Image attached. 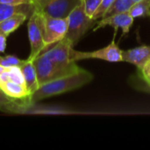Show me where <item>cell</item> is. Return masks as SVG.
Instances as JSON below:
<instances>
[{"instance_id": "cell-1", "label": "cell", "mask_w": 150, "mask_h": 150, "mask_svg": "<svg viewBox=\"0 0 150 150\" xmlns=\"http://www.w3.org/2000/svg\"><path fill=\"white\" fill-rule=\"evenodd\" d=\"M93 78L94 76L90 71L83 69L77 73L66 76L40 85V88L31 96V100L33 103H37L51 97L77 90L90 83Z\"/></svg>"}, {"instance_id": "cell-2", "label": "cell", "mask_w": 150, "mask_h": 150, "mask_svg": "<svg viewBox=\"0 0 150 150\" xmlns=\"http://www.w3.org/2000/svg\"><path fill=\"white\" fill-rule=\"evenodd\" d=\"M33 63L40 86L58 78L77 73L83 69L76 64V62L59 64L54 62L42 54L33 60Z\"/></svg>"}, {"instance_id": "cell-3", "label": "cell", "mask_w": 150, "mask_h": 150, "mask_svg": "<svg viewBox=\"0 0 150 150\" xmlns=\"http://www.w3.org/2000/svg\"><path fill=\"white\" fill-rule=\"evenodd\" d=\"M97 20L90 18L84 10L83 2H82L68 17V30L65 36L72 46H75L79 40L96 25Z\"/></svg>"}, {"instance_id": "cell-4", "label": "cell", "mask_w": 150, "mask_h": 150, "mask_svg": "<svg viewBox=\"0 0 150 150\" xmlns=\"http://www.w3.org/2000/svg\"><path fill=\"white\" fill-rule=\"evenodd\" d=\"M35 10L38 13L43 40L47 49L49 46L54 45L65 38L68 30V18H54L44 13L36 7Z\"/></svg>"}, {"instance_id": "cell-5", "label": "cell", "mask_w": 150, "mask_h": 150, "mask_svg": "<svg viewBox=\"0 0 150 150\" xmlns=\"http://www.w3.org/2000/svg\"><path fill=\"white\" fill-rule=\"evenodd\" d=\"M117 31L114 33L112 40L105 47L89 52L77 51L74 47L71 50L70 60L72 62H76L82 60L87 59H98L102 61H106L110 62H122V50L119 47L115 42V36Z\"/></svg>"}, {"instance_id": "cell-6", "label": "cell", "mask_w": 150, "mask_h": 150, "mask_svg": "<svg viewBox=\"0 0 150 150\" xmlns=\"http://www.w3.org/2000/svg\"><path fill=\"white\" fill-rule=\"evenodd\" d=\"M27 32H28V39H29L30 48H31L28 58L31 60H34L36 57H38L41 53H43L46 50V47L42 36V31L39 21L38 13L35 8L33 12L28 18Z\"/></svg>"}, {"instance_id": "cell-7", "label": "cell", "mask_w": 150, "mask_h": 150, "mask_svg": "<svg viewBox=\"0 0 150 150\" xmlns=\"http://www.w3.org/2000/svg\"><path fill=\"white\" fill-rule=\"evenodd\" d=\"M134 18L128 11L104 17L97 21L96 26L93 27V31L96 32L98 29L104 28L105 26H112L115 29V31L120 28L122 30V35H126L130 32V29L134 24Z\"/></svg>"}, {"instance_id": "cell-8", "label": "cell", "mask_w": 150, "mask_h": 150, "mask_svg": "<svg viewBox=\"0 0 150 150\" xmlns=\"http://www.w3.org/2000/svg\"><path fill=\"white\" fill-rule=\"evenodd\" d=\"M82 2L83 0H50L40 10L54 18H66Z\"/></svg>"}, {"instance_id": "cell-9", "label": "cell", "mask_w": 150, "mask_h": 150, "mask_svg": "<svg viewBox=\"0 0 150 150\" xmlns=\"http://www.w3.org/2000/svg\"><path fill=\"white\" fill-rule=\"evenodd\" d=\"M73 47H74L72 46V44L64 38L55 43L54 47L49 49H46L41 54L54 62L59 64H69L72 63L70 60V54Z\"/></svg>"}, {"instance_id": "cell-10", "label": "cell", "mask_w": 150, "mask_h": 150, "mask_svg": "<svg viewBox=\"0 0 150 150\" xmlns=\"http://www.w3.org/2000/svg\"><path fill=\"white\" fill-rule=\"evenodd\" d=\"M150 61V46L142 45L134 48L122 50V62L131 63L142 70Z\"/></svg>"}, {"instance_id": "cell-11", "label": "cell", "mask_w": 150, "mask_h": 150, "mask_svg": "<svg viewBox=\"0 0 150 150\" xmlns=\"http://www.w3.org/2000/svg\"><path fill=\"white\" fill-rule=\"evenodd\" d=\"M19 67H20L23 76H24L26 89L28 90L29 93L32 96L40 88L33 60H31L29 58L23 60V62L21 63V65Z\"/></svg>"}, {"instance_id": "cell-12", "label": "cell", "mask_w": 150, "mask_h": 150, "mask_svg": "<svg viewBox=\"0 0 150 150\" xmlns=\"http://www.w3.org/2000/svg\"><path fill=\"white\" fill-rule=\"evenodd\" d=\"M0 89L8 97L13 99H31V94L25 84H20L12 81H6L0 84Z\"/></svg>"}, {"instance_id": "cell-13", "label": "cell", "mask_w": 150, "mask_h": 150, "mask_svg": "<svg viewBox=\"0 0 150 150\" xmlns=\"http://www.w3.org/2000/svg\"><path fill=\"white\" fill-rule=\"evenodd\" d=\"M29 16L25 12H18L6 19L0 22V33L9 36L11 33L15 32L27 18Z\"/></svg>"}, {"instance_id": "cell-14", "label": "cell", "mask_w": 150, "mask_h": 150, "mask_svg": "<svg viewBox=\"0 0 150 150\" xmlns=\"http://www.w3.org/2000/svg\"><path fill=\"white\" fill-rule=\"evenodd\" d=\"M71 113L70 111L59 106L47 105H37L33 103L25 107L23 114H36V115H52V114H68Z\"/></svg>"}, {"instance_id": "cell-15", "label": "cell", "mask_w": 150, "mask_h": 150, "mask_svg": "<svg viewBox=\"0 0 150 150\" xmlns=\"http://www.w3.org/2000/svg\"><path fill=\"white\" fill-rule=\"evenodd\" d=\"M35 6L33 4L24 5H10L0 3V22L18 12H25L29 17L33 12Z\"/></svg>"}, {"instance_id": "cell-16", "label": "cell", "mask_w": 150, "mask_h": 150, "mask_svg": "<svg viewBox=\"0 0 150 150\" xmlns=\"http://www.w3.org/2000/svg\"><path fill=\"white\" fill-rule=\"evenodd\" d=\"M128 12L134 18L149 17L150 14V0H141L134 3Z\"/></svg>"}, {"instance_id": "cell-17", "label": "cell", "mask_w": 150, "mask_h": 150, "mask_svg": "<svg viewBox=\"0 0 150 150\" xmlns=\"http://www.w3.org/2000/svg\"><path fill=\"white\" fill-rule=\"evenodd\" d=\"M134 2L132 0H115L111 7L107 10L104 17H108L119 13L127 12L133 6ZM103 17V18H104Z\"/></svg>"}, {"instance_id": "cell-18", "label": "cell", "mask_w": 150, "mask_h": 150, "mask_svg": "<svg viewBox=\"0 0 150 150\" xmlns=\"http://www.w3.org/2000/svg\"><path fill=\"white\" fill-rule=\"evenodd\" d=\"M22 62H23L22 59H19L18 57L12 55V54H7L4 56L0 55V65L4 68L20 66Z\"/></svg>"}, {"instance_id": "cell-19", "label": "cell", "mask_w": 150, "mask_h": 150, "mask_svg": "<svg viewBox=\"0 0 150 150\" xmlns=\"http://www.w3.org/2000/svg\"><path fill=\"white\" fill-rule=\"evenodd\" d=\"M115 0H102L101 1V4L98 6V8L97 9V11L93 14L92 18L95 19V20H97V21L98 19L102 18L105 16V14L106 13L107 10L111 7V5L112 4V3Z\"/></svg>"}, {"instance_id": "cell-20", "label": "cell", "mask_w": 150, "mask_h": 150, "mask_svg": "<svg viewBox=\"0 0 150 150\" xmlns=\"http://www.w3.org/2000/svg\"><path fill=\"white\" fill-rule=\"evenodd\" d=\"M102 0H83L86 14L92 18L93 14L98 8Z\"/></svg>"}, {"instance_id": "cell-21", "label": "cell", "mask_w": 150, "mask_h": 150, "mask_svg": "<svg viewBox=\"0 0 150 150\" xmlns=\"http://www.w3.org/2000/svg\"><path fill=\"white\" fill-rule=\"evenodd\" d=\"M0 3L10 4V5H24V4H33L35 6L36 0H0Z\"/></svg>"}, {"instance_id": "cell-22", "label": "cell", "mask_w": 150, "mask_h": 150, "mask_svg": "<svg viewBox=\"0 0 150 150\" xmlns=\"http://www.w3.org/2000/svg\"><path fill=\"white\" fill-rule=\"evenodd\" d=\"M138 75L150 81V61L145 65V67L142 70H138Z\"/></svg>"}, {"instance_id": "cell-23", "label": "cell", "mask_w": 150, "mask_h": 150, "mask_svg": "<svg viewBox=\"0 0 150 150\" xmlns=\"http://www.w3.org/2000/svg\"><path fill=\"white\" fill-rule=\"evenodd\" d=\"M7 43V36L0 33V54L4 53Z\"/></svg>"}, {"instance_id": "cell-24", "label": "cell", "mask_w": 150, "mask_h": 150, "mask_svg": "<svg viewBox=\"0 0 150 150\" xmlns=\"http://www.w3.org/2000/svg\"><path fill=\"white\" fill-rule=\"evenodd\" d=\"M50 0H38L37 4H35V7L36 8H39V9H41L44 5H46Z\"/></svg>"}, {"instance_id": "cell-25", "label": "cell", "mask_w": 150, "mask_h": 150, "mask_svg": "<svg viewBox=\"0 0 150 150\" xmlns=\"http://www.w3.org/2000/svg\"><path fill=\"white\" fill-rule=\"evenodd\" d=\"M138 76H139V78L142 80V82H143V83H144V85L146 86V88H147V89H149V91H150V81L147 80V79H145V78H143V77H142V76H141L140 75H138Z\"/></svg>"}, {"instance_id": "cell-26", "label": "cell", "mask_w": 150, "mask_h": 150, "mask_svg": "<svg viewBox=\"0 0 150 150\" xmlns=\"http://www.w3.org/2000/svg\"><path fill=\"white\" fill-rule=\"evenodd\" d=\"M6 69V68H4V67H3V66H1V65H0V75L4 71V69Z\"/></svg>"}, {"instance_id": "cell-27", "label": "cell", "mask_w": 150, "mask_h": 150, "mask_svg": "<svg viewBox=\"0 0 150 150\" xmlns=\"http://www.w3.org/2000/svg\"><path fill=\"white\" fill-rule=\"evenodd\" d=\"M133 2H134V3H137V2H139V1H141V0H132Z\"/></svg>"}, {"instance_id": "cell-28", "label": "cell", "mask_w": 150, "mask_h": 150, "mask_svg": "<svg viewBox=\"0 0 150 150\" xmlns=\"http://www.w3.org/2000/svg\"><path fill=\"white\" fill-rule=\"evenodd\" d=\"M37 2H38V0H36V4H37Z\"/></svg>"}, {"instance_id": "cell-29", "label": "cell", "mask_w": 150, "mask_h": 150, "mask_svg": "<svg viewBox=\"0 0 150 150\" xmlns=\"http://www.w3.org/2000/svg\"><path fill=\"white\" fill-rule=\"evenodd\" d=\"M149 17H150V15H149Z\"/></svg>"}, {"instance_id": "cell-30", "label": "cell", "mask_w": 150, "mask_h": 150, "mask_svg": "<svg viewBox=\"0 0 150 150\" xmlns=\"http://www.w3.org/2000/svg\"><path fill=\"white\" fill-rule=\"evenodd\" d=\"M149 15H150V14H149Z\"/></svg>"}]
</instances>
